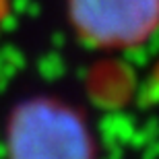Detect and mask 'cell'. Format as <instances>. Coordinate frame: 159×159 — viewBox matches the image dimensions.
<instances>
[{
  "instance_id": "cell-1",
  "label": "cell",
  "mask_w": 159,
  "mask_h": 159,
  "mask_svg": "<svg viewBox=\"0 0 159 159\" xmlns=\"http://www.w3.org/2000/svg\"><path fill=\"white\" fill-rule=\"evenodd\" d=\"M2 159H97L93 120L79 103L56 93L17 99L2 122Z\"/></svg>"
},
{
  "instance_id": "cell-2",
  "label": "cell",
  "mask_w": 159,
  "mask_h": 159,
  "mask_svg": "<svg viewBox=\"0 0 159 159\" xmlns=\"http://www.w3.org/2000/svg\"><path fill=\"white\" fill-rule=\"evenodd\" d=\"M68 27L99 52L139 50L159 33V0H64Z\"/></svg>"
}]
</instances>
